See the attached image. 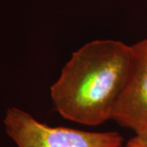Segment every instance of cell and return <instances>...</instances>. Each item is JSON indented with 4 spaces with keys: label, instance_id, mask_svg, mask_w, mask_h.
I'll list each match as a JSON object with an SVG mask.
<instances>
[{
    "label": "cell",
    "instance_id": "obj_1",
    "mask_svg": "<svg viewBox=\"0 0 147 147\" xmlns=\"http://www.w3.org/2000/svg\"><path fill=\"white\" fill-rule=\"evenodd\" d=\"M133 61L132 46L112 39L94 40L72 54L51 87V97L64 119L98 126L113 115Z\"/></svg>",
    "mask_w": 147,
    "mask_h": 147
},
{
    "label": "cell",
    "instance_id": "obj_2",
    "mask_svg": "<svg viewBox=\"0 0 147 147\" xmlns=\"http://www.w3.org/2000/svg\"><path fill=\"white\" fill-rule=\"evenodd\" d=\"M7 134L17 147H122L123 137L115 131H88L52 127L16 107L6 112Z\"/></svg>",
    "mask_w": 147,
    "mask_h": 147
},
{
    "label": "cell",
    "instance_id": "obj_3",
    "mask_svg": "<svg viewBox=\"0 0 147 147\" xmlns=\"http://www.w3.org/2000/svg\"><path fill=\"white\" fill-rule=\"evenodd\" d=\"M131 46V73L112 119L137 134L147 125V38Z\"/></svg>",
    "mask_w": 147,
    "mask_h": 147
},
{
    "label": "cell",
    "instance_id": "obj_4",
    "mask_svg": "<svg viewBox=\"0 0 147 147\" xmlns=\"http://www.w3.org/2000/svg\"><path fill=\"white\" fill-rule=\"evenodd\" d=\"M122 147H147L146 144H145L138 137H132L128 142H127L125 146Z\"/></svg>",
    "mask_w": 147,
    "mask_h": 147
},
{
    "label": "cell",
    "instance_id": "obj_5",
    "mask_svg": "<svg viewBox=\"0 0 147 147\" xmlns=\"http://www.w3.org/2000/svg\"><path fill=\"white\" fill-rule=\"evenodd\" d=\"M136 136L139 137L142 142L147 145V125L139 133L136 134Z\"/></svg>",
    "mask_w": 147,
    "mask_h": 147
}]
</instances>
